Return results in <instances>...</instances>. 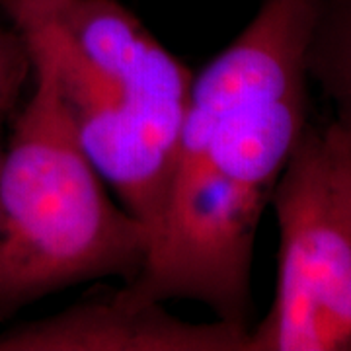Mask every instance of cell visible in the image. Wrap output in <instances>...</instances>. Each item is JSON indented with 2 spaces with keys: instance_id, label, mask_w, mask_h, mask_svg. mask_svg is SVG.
Returning a JSON list of instances; mask_svg holds the SVG:
<instances>
[{
  "instance_id": "obj_1",
  "label": "cell",
  "mask_w": 351,
  "mask_h": 351,
  "mask_svg": "<svg viewBox=\"0 0 351 351\" xmlns=\"http://www.w3.org/2000/svg\"><path fill=\"white\" fill-rule=\"evenodd\" d=\"M318 0H262L193 76L147 260L133 299L189 301L252 326L258 226L311 119L308 41Z\"/></svg>"
},
{
  "instance_id": "obj_2",
  "label": "cell",
  "mask_w": 351,
  "mask_h": 351,
  "mask_svg": "<svg viewBox=\"0 0 351 351\" xmlns=\"http://www.w3.org/2000/svg\"><path fill=\"white\" fill-rule=\"evenodd\" d=\"M29 80L0 162V320L82 283L131 281L151 244L88 158L51 75L34 59Z\"/></svg>"
},
{
  "instance_id": "obj_3",
  "label": "cell",
  "mask_w": 351,
  "mask_h": 351,
  "mask_svg": "<svg viewBox=\"0 0 351 351\" xmlns=\"http://www.w3.org/2000/svg\"><path fill=\"white\" fill-rule=\"evenodd\" d=\"M274 302L248 351H351V228L330 186L322 125L311 121L277 180Z\"/></svg>"
},
{
  "instance_id": "obj_4",
  "label": "cell",
  "mask_w": 351,
  "mask_h": 351,
  "mask_svg": "<svg viewBox=\"0 0 351 351\" xmlns=\"http://www.w3.org/2000/svg\"><path fill=\"white\" fill-rule=\"evenodd\" d=\"M8 18H47L123 94L151 145L170 162L193 76L135 14L117 0H0Z\"/></svg>"
},
{
  "instance_id": "obj_5",
  "label": "cell",
  "mask_w": 351,
  "mask_h": 351,
  "mask_svg": "<svg viewBox=\"0 0 351 351\" xmlns=\"http://www.w3.org/2000/svg\"><path fill=\"white\" fill-rule=\"evenodd\" d=\"M250 328L189 322L123 287L0 332V351H248Z\"/></svg>"
},
{
  "instance_id": "obj_6",
  "label": "cell",
  "mask_w": 351,
  "mask_h": 351,
  "mask_svg": "<svg viewBox=\"0 0 351 351\" xmlns=\"http://www.w3.org/2000/svg\"><path fill=\"white\" fill-rule=\"evenodd\" d=\"M306 64L311 84L332 106V121L351 137V0H318Z\"/></svg>"
},
{
  "instance_id": "obj_7",
  "label": "cell",
  "mask_w": 351,
  "mask_h": 351,
  "mask_svg": "<svg viewBox=\"0 0 351 351\" xmlns=\"http://www.w3.org/2000/svg\"><path fill=\"white\" fill-rule=\"evenodd\" d=\"M32 78V57L24 36L10 25L0 27V113L18 108L25 84Z\"/></svg>"
},
{
  "instance_id": "obj_8",
  "label": "cell",
  "mask_w": 351,
  "mask_h": 351,
  "mask_svg": "<svg viewBox=\"0 0 351 351\" xmlns=\"http://www.w3.org/2000/svg\"><path fill=\"white\" fill-rule=\"evenodd\" d=\"M330 186L346 223L351 228V137L334 121L322 125Z\"/></svg>"
},
{
  "instance_id": "obj_9",
  "label": "cell",
  "mask_w": 351,
  "mask_h": 351,
  "mask_svg": "<svg viewBox=\"0 0 351 351\" xmlns=\"http://www.w3.org/2000/svg\"><path fill=\"white\" fill-rule=\"evenodd\" d=\"M6 121H8V115L0 113V162H2V152H4V143H6Z\"/></svg>"
}]
</instances>
